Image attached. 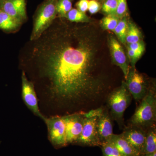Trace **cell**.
Segmentation results:
<instances>
[{
  "label": "cell",
  "mask_w": 156,
  "mask_h": 156,
  "mask_svg": "<svg viewBox=\"0 0 156 156\" xmlns=\"http://www.w3.org/2000/svg\"><path fill=\"white\" fill-rule=\"evenodd\" d=\"M63 27L46 54L53 92L64 100H95L106 88L99 34L90 23Z\"/></svg>",
  "instance_id": "1"
},
{
  "label": "cell",
  "mask_w": 156,
  "mask_h": 156,
  "mask_svg": "<svg viewBox=\"0 0 156 156\" xmlns=\"http://www.w3.org/2000/svg\"><path fill=\"white\" fill-rule=\"evenodd\" d=\"M156 93L155 86H151L148 92L140 101L128 125L138 126L145 130L156 125Z\"/></svg>",
  "instance_id": "2"
},
{
  "label": "cell",
  "mask_w": 156,
  "mask_h": 156,
  "mask_svg": "<svg viewBox=\"0 0 156 156\" xmlns=\"http://www.w3.org/2000/svg\"><path fill=\"white\" fill-rule=\"evenodd\" d=\"M132 98L125 81L108 97L107 104L110 110L109 112L112 120L116 122L120 129H123L126 127L124 113L131 104Z\"/></svg>",
  "instance_id": "3"
},
{
  "label": "cell",
  "mask_w": 156,
  "mask_h": 156,
  "mask_svg": "<svg viewBox=\"0 0 156 156\" xmlns=\"http://www.w3.org/2000/svg\"><path fill=\"white\" fill-rule=\"evenodd\" d=\"M57 0H47L38 9L34 20L31 41L37 40L51 25L56 18Z\"/></svg>",
  "instance_id": "4"
},
{
  "label": "cell",
  "mask_w": 156,
  "mask_h": 156,
  "mask_svg": "<svg viewBox=\"0 0 156 156\" xmlns=\"http://www.w3.org/2000/svg\"><path fill=\"white\" fill-rule=\"evenodd\" d=\"M98 108L85 113L82 133L76 143L84 146L101 147L97 129Z\"/></svg>",
  "instance_id": "5"
},
{
  "label": "cell",
  "mask_w": 156,
  "mask_h": 156,
  "mask_svg": "<svg viewBox=\"0 0 156 156\" xmlns=\"http://www.w3.org/2000/svg\"><path fill=\"white\" fill-rule=\"evenodd\" d=\"M126 80L127 89L132 97L136 101L142 100L151 87L144 76L138 72L135 67H131Z\"/></svg>",
  "instance_id": "6"
},
{
  "label": "cell",
  "mask_w": 156,
  "mask_h": 156,
  "mask_svg": "<svg viewBox=\"0 0 156 156\" xmlns=\"http://www.w3.org/2000/svg\"><path fill=\"white\" fill-rule=\"evenodd\" d=\"M49 137L53 145L63 147L67 145L66 140V124L64 116H56L45 119Z\"/></svg>",
  "instance_id": "7"
},
{
  "label": "cell",
  "mask_w": 156,
  "mask_h": 156,
  "mask_svg": "<svg viewBox=\"0 0 156 156\" xmlns=\"http://www.w3.org/2000/svg\"><path fill=\"white\" fill-rule=\"evenodd\" d=\"M85 113L80 112L64 116L66 124V140L67 145L76 143L80 136L85 122Z\"/></svg>",
  "instance_id": "8"
},
{
  "label": "cell",
  "mask_w": 156,
  "mask_h": 156,
  "mask_svg": "<svg viewBox=\"0 0 156 156\" xmlns=\"http://www.w3.org/2000/svg\"><path fill=\"white\" fill-rule=\"evenodd\" d=\"M97 129L101 146L111 140L113 135L112 121L108 109L101 107L98 108Z\"/></svg>",
  "instance_id": "9"
},
{
  "label": "cell",
  "mask_w": 156,
  "mask_h": 156,
  "mask_svg": "<svg viewBox=\"0 0 156 156\" xmlns=\"http://www.w3.org/2000/svg\"><path fill=\"white\" fill-rule=\"evenodd\" d=\"M122 133L124 138L140 155L144 145L147 130L138 126L128 125Z\"/></svg>",
  "instance_id": "10"
},
{
  "label": "cell",
  "mask_w": 156,
  "mask_h": 156,
  "mask_svg": "<svg viewBox=\"0 0 156 156\" xmlns=\"http://www.w3.org/2000/svg\"><path fill=\"white\" fill-rule=\"evenodd\" d=\"M108 43L113 62L122 69L126 79L130 68L128 57L122 45L114 37H110Z\"/></svg>",
  "instance_id": "11"
},
{
  "label": "cell",
  "mask_w": 156,
  "mask_h": 156,
  "mask_svg": "<svg viewBox=\"0 0 156 156\" xmlns=\"http://www.w3.org/2000/svg\"><path fill=\"white\" fill-rule=\"evenodd\" d=\"M22 96L25 104L35 115L44 120L38 105L37 99L33 84L28 80L24 72L22 75Z\"/></svg>",
  "instance_id": "12"
},
{
  "label": "cell",
  "mask_w": 156,
  "mask_h": 156,
  "mask_svg": "<svg viewBox=\"0 0 156 156\" xmlns=\"http://www.w3.org/2000/svg\"><path fill=\"white\" fill-rule=\"evenodd\" d=\"M0 10L21 23L27 18L25 0H4Z\"/></svg>",
  "instance_id": "13"
},
{
  "label": "cell",
  "mask_w": 156,
  "mask_h": 156,
  "mask_svg": "<svg viewBox=\"0 0 156 156\" xmlns=\"http://www.w3.org/2000/svg\"><path fill=\"white\" fill-rule=\"evenodd\" d=\"M111 141L116 147L122 156H139L138 154L129 143L126 140L122 134H114Z\"/></svg>",
  "instance_id": "14"
},
{
  "label": "cell",
  "mask_w": 156,
  "mask_h": 156,
  "mask_svg": "<svg viewBox=\"0 0 156 156\" xmlns=\"http://www.w3.org/2000/svg\"><path fill=\"white\" fill-rule=\"evenodd\" d=\"M21 24L18 20L0 10V29L8 32H12L17 30Z\"/></svg>",
  "instance_id": "15"
},
{
  "label": "cell",
  "mask_w": 156,
  "mask_h": 156,
  "mask_svg": "<svg viewBox=\"0 0 156 156\" xmlns=\"http://www.w3.org/2000/svg\"><path fill=\"white\" fill-rule=\"evenodd\" d=\"M156 152V126H151L147 130L144 145L140 155Z\"/></svg>",
  "instance_id": "16"
},
{
  "label": "cell",
  "mask_w": 156,
  "mask_h": 156,
  "mask_svg": "<svg viewBox=\"0 0 156 156\" xmlns=\"http://www.w3.org/2000/svg\"><path fill=\"white\" fill-rule=\"evenodd\" d=\"M142 41V34L134 23L128 20V30L126 41L127 44Z\"/></svg>",
  "instance_id": "17"
},
{
  "label": "cell",
  "mask_w": 156,
  "mask_h": 156,
  "mask_svg": "<svg viewBox=\"0 0 156 156\" xmlns=\"http://www.w3.org/2000/svg\"><path fill=\"white\" fill-rule=\"evenodd\" d=\"M128 17H123L120 19L118 24L113 31L121 43L126 44V39L128 30Z\"/></svg>",
  "instance_id": "18"
},
{
  "label": "cell",
  "mask_w": 156,
  "mask_h": 156,
  "mask_svg": "<svg viewBox=\"0 0 156 156\" xmlns=\"http://www.w3.org/2000/svg\"><path fill=\"white\" fill-rule=\"evenodd\" d=\"M65 18L72 22L89 23L91 19L86 14L76 9H72L66 15Z\"/></svg>",
  "instance_id": "19"
},
{
  "label": "cell",
  "mask_w": 156,
  "mask_h": 156,
  "mask_svg": "<svg viewBox=\"0 0 156 156\" xmlns=\"http://www.w3.org/2000/svg\"><path fill=\"white\" fill-rule=\"evenodd\" d=\"M73 0H57L56 10L59 17H65L66 15L72 9Z\"/></svg>",
  "instance_id": "20"
},
{
  "label": "cell",
  "mask_w": 156,
  "mask_h": 156,
  "mask_svg": "<svg viewBox=\"0 0 156 156\" xmlns=\"http://www.w3.org/2000/svg\"><path fill=\"white\" fill-rule=\"evenodd\" d=\"M116 16L108 15L102 18L100 23L101 28L104 30L113 31L119 21Z\"/></svg>",
  "instance_id": "21"
},
{
  "label": "cell",
  "mask_w": 156,
  "mask_h": 156,
  "mask_svg": "<svg viewBox=\"0 0 156 156\" xmlns=\"http://www.w3.org/2000/svg\"><path fill=\"white\" fill-rule=\"evenodd\" d=\"M117 0H104L101 5V12L105 16H116Z\"/></svg>",
  "instance_id": "22"
},
{
  "label": "cell",
  "mask_w": 156,
  "mask_h": 156,
  "mask_svg": "<svg viewBox=\"0 0 156 156\" xmlns=\"http://www.w3.org/2000/svg\"><path fill=\"white\" fill-rule=\"evenodd\" d=\"M102 156H122L116 147L111 140L101 145Z\"/></svg>",
  "instance_id": "23"
},
{
  "label": "cell",
  "mask_w": 156,
  "mask_h": 156,
  "mask_svg": "<svg viewBox=\"0 0 156 156\" xmlns=\"http://www.w3.org/2000/svg\"><path fill=\"white\" fill-rule=\"evenodd\" d=\"M116 16L119 19L128 17V7L127 0H117Z\"/></svg>",
  "instance_id": "24"
},
{
  "label": "cell",
  "mask_w": 156,
  "mask_h": 156,
  "mask_svg": "<svg viewBox=\"0 0 156 156\" xmlns=\"http://www.w3.org/2000/svg\"><path fill=\"white\" fill-rule=\"evenodd\" d=\"M127 47L134 51L140 57L145 51V45L142 41L129 44Z\"/></svg>",
  "instance_id": "25"
},
{
  "label": "cell",
  "mask_w": 156,
  "mask_h": 156,
  "mask_svg": "<svg viewBox=\"0 0 156 156\" xmlns=\"http://www.w3.org/2000/svg\"><path fill=\"white\" fill-rule=\"evenodd\" d=\"M101 5L97 0L89 1L88 10L89 13L94 14L98 13L101 9Z\"/></svg>",
  "instance_id": "26"
},
{
  "label": "cell",
  "mask_w": 156,
  "mask_h": 156,
  "mask_svg": "<svg viewBox=\"0 0 156 156\" xmlns=\"http://www.w3.org/2000/svg\"><path fill=\"white\" fill-rule=\"evenodd\" d=\"M127 50H128V52H128V57L129 58L128 60L131 63V67H135V64H136V62L138 61V59L140 58V56L128 47H127Z\"/></svg>",
  "instance_id": "27"
},
{
  "label": "cell",
  "mask_w": 156,
  "mask_h": 156,
  "mask_svg": "<svg viewBox=\"0 0 156 156\" xmlns=\"http://www.w3.org/2000/svg\"><path fill=\"white\" fill-rule=\"evenodd\" d=\"M89 0H80L76 4L77 9L83 13H86L88 10Z\"/></svg>",
  "instance_id": "28"
},
{
  "label": "cell",
  "mask_w": 156,
  "mask_h": 156,
  "mask_svg": "<svg viewBox=\"0 0 156 156\" xmlns=\"http://www.w3.org/2000/svg\"><path fill=\"white\" fill-rule=\"evenodd\" d=\"M139 156H156V152L151 153L144 154L140 155Z\"/></svg>",
  "instance_id": "29"
},
{
  "label": "cell",
  "mask_w": 156,
  "mask_h": 156,
  "mask_svg": "<svg viewBox=\"0 0 156 156\" xmlns=\"http://www.w3.org/2000/svg\"><path fill=\"white\" fill-rule=\"evenodd\" d=\"M3 1H4V0H0V6H1V5H2V3L3 2Z\"/></svg>",
  "instance_id": "30"
}]
</instances>
